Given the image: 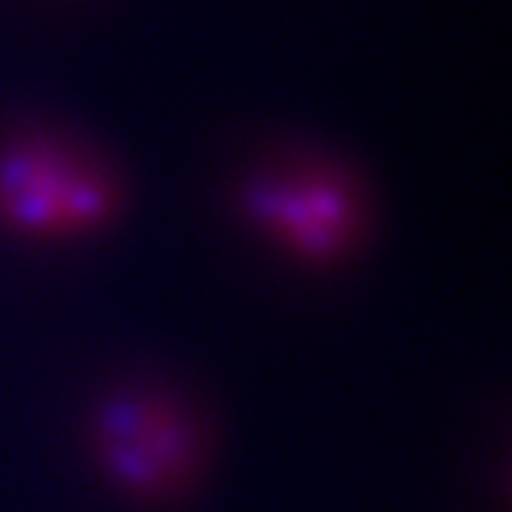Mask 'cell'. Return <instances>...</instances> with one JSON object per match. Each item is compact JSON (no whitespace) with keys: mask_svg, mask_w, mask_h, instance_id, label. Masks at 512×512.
<instances>
[{"mask_svg":"<svg viewBox=\"0 0 512 512\" xmlns=\"http://www.w3.org/2000/svg\"><path fill=\"white\" fill-rule=\"evenodd\" d=\"M83 450L111 493L137 507H171L200 487L217 456V424L168 376L106 384L83 419Z\"/></svg>","mask_w":512,"mask_h":512,"instance_id":"1","label":"cell"},{"mask_svg":"<svg viewBox=\"0 0 512 512\" xmlns=\"http://www.w3.org/2000/svg\"><path fill=\"white\" fill-rule=\"evenodd\" d=\"M239 222L308 271H336L367 248L376 202L365 177L325 148H279L234 185Z\"/></svg>","mask_w":512,"mask_h":512,"instance_id":"2","label":"cell"},{"mask_svg":"<svg viewBox=\"0 0 512 512\" xmlns=\"http://www.w3.org/2000/svg\"><path fill=\"white\" fill-rule=\"evenodd\" d=\"M128 185L106 151L55 126L0 137V231L55 248L100 237L126 214Z\"/></svg>","mask_w":512,"mask_h":512,"instance_id":"3","label":"cell"}]
</instances>
